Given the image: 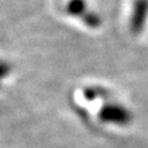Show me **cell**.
Segmentation results:
<instances>
[{
	"label": "cell",
	"mask_w": 148,
	"mask_h": 148,
	"mask_svg": "<svg viewBox=\"0 0 148 148\" xmlns=\"http://www.w3.org/2000/svg\"><path fill=\"white\" fill-rule=\"evenodd\" d=\"M100 121L105 123L116 125V126H127L132 122L133 114L127 106L117 101H106L99 110Z\"/></svg>",
	"instance_id": "obj_1"
},
{
	"label": "cell",
	"mask_w": 148,
	"mask_h": 148,
	"mask_svg": "<svg viewBox=\"0 0 148 148\" xmlns=\"http://www.w3.org/2000/svg\"><path fill=\"white\" fill-rule=\"evenodd\" d=\"M148 20V0H133L130 17V31L132 35H141Z\"/></svg>",
	"instance_id": "obj_2"
},
{
	"label": "cell",
	"mask_w": 148,
	"mask_h": 148,
	"mask_svg": "<svg viewBox=\"0 0 148 148\" xmlns=\"http://www.w3.org/2000/svg\"><path fill=\"white\" fill-rule=\"evenodd\" d=\"M83 95L89 101H95V100L109 101L111 99V96H112V92L108 88L101 86V85H88L83 90Z\"/></svg>",
	"instance_id": "obj_3"
},
{
	"label": "cell",
	"mask_w": 148,
	"mask_h": 148,
	"mask_svg": "<svg viewBox=\"0 0 148 148\" xmlns=\"http://www.w3.org/2000/svg\"><path fill=\"white\" fill-rule=\"evenodd\" d=\"M90 10L86 0H68L64 6V11L68 16L80 18Z\"/></svg>",
	"instance_id": "obj_4"
},
{
	"label": "cell",
	"mask_w": 148,
	"mask_h": 148,
	"mask_svg": "<svg viewBox=\"0 0 148 148\" xmlns=\"http://www.w3.org/2000/svg\"><path fill=\"white\" fill-rule=\"evenodd\" d=\"M80 21L91 30H98L103 25V17H101V15L99 12L91 10V9L80 18Z\"/></svg>",
	"instance_id": "obj_5"
}]
</instances>
